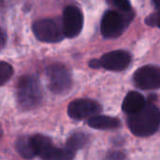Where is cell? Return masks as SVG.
<instances>
[{"label": "cell", "instance_id": "obj_1", "mask_svg": "<svg viewBox=\"0 0 160 160\" xmlns=\"http://www.w3.org/2000/svg\"><path fill=\"white\" fill-rule=\"evenodd\" d=\"M160 125V111L153 104L146 106L128 118V126L137 137H149L154 134Z\"/></svg>", "mask_w": 160, "mask_h": 160}, {"label": "cell", "instance_id": "obj_2", "mask_svg": "<svg viewBox=\"0 0 160 160\" xmlns=\"http://www.w3.org/2000/svg\"><path fill=\"white\" fill-rule=\"evenodd\" d=\"M16 97L20 108L24 110H30L37 108L42 99V90L37 77L24 75L17 83Z\"/></svg>", "mask_w": 160, "mask_h": 160}, {"label": "cell", "instance_id": "obj_3", "mask_svg": "<svg viewBox=\"0 0 160 160\" xmlns=\"http://www.w3.org/2000/svg\"><path fill=\"white\" fill-rule=\"evenodd\" d=\"M31 139L36 155L42 160H72L74 157L75 152L66 145L63 148H59L43 135H33Z\"/></svg>", "mask_w": 160, "mask_h": 160}, {"label": "cell", "instance_id": "obj_4", "mask_svg": "<svg viewBox=\"0 0 160 160\" xmlns=\"http://www.w3.org/2000/svg\"><path fill=\"white\" fill-rule=\"evenodd\" d=\"M130 12L108 11L105 13L101 23V32L107 39H115L119 37L130 22Z\"/></svg>", "mask_w": 160, "mask_h": 160}, {"label": "cell", "instance_id": "obj_5", "mask_svg": "<svg viewBox=\"0 0 160 160\" xmlns=\"http://www.w3.org/2000/svg\"><path fill=\"white\" fill-rule=\"evenodd\" d=\"M32 30L35 37L43 42H58L65 37L62 23L54 19L36 21L32 26Z\"/></svg>", "mask_w": 160, "mask_h": 160}, {"label": "cell", "instance_id": "obj_6", "mask_svg": "<svg viewBox=\"0 0 160 160\" xmlns=\"http://www.w3.org/2000/svg\"><path fill=\"white\" fill-rule=\"evenodd\" d=\"M46 74L48 78L49 89L55 93H63L67 92L72 84V78L68 69L60 64H51L47 70Z\"/></svg>", "mask_w": 160, "mask_h": 160}, {"label": "cell", "instance_id": "obj_7", "mask_svg": "<svg viewBox=\"0 0 160 160\" xmlns=\"http://www.w3.org/2000/svg\"><path fill=\"white\" fill-rule=\"evenodd\" d=\"M134 82L141 90H156L160 88V68L154 65L140 67L134 73Z\"/></svg>", "mask_w": 160, "mask_h": 160}, {"label": "cell", "instance_id": "obj_8", "mask_svg": "<svg viewBox=\"0 0 160 160\" xmlns=\"http://www.w3.org/2000/svg\"><path fill=\"white\" fill-rule=\"evenodd\" d=\"M83 14L75 6H68L65 8L62 16V28L64 35L67 38H74L82 30Z\"/></svg>", "mask_w": 160, "mask_h": 160}, {"label": "cell", "instance_id": "obj_9", "mask_svg": "<svg viewBox=\"0 0 160 160\" xmlns=\"http://www.w3.org/2000/svg\"><path fill=\"white\" fill-rule=\"evenodd\" d=\"M102 110L99 103L91 99H76L70 103L68 114L72 119L84 120L98 115Z\"/></svg>", "mask_w": 160, "mask_h": 160}, {"label": "cell", "instance_id": "obj_10", "mask_svg": "<svg viewBox=\"0 0 160 160\" xmlns=\"http://www.w3.org/2000/svg\"><path fill=\"white\" fill-rule=\"evenodd\" d=\"M131 62V56L128 52L122 50L112 51L105 54L100 58L101 67L109 71H122L128 67Z\"/></svg>", "mask_w": 160, "mask_h": 160}, {"label": "cell", "instance_id": "obj_11", "mask_svg": "<svg viewBox=\"0 0 160 160\" xmlns=\"http://www.w3.org/2000/svg\"><path fill=\"white\" fill-rule=\"evenodd\" d=\"M146 100L141 93L138 92H131L125 96L123 100L122 110L126 114L132 115L142 109L146 106Z\"/></svg>", "mask_w": 160, "mask_h": 160}, {"label": "cell", "instance_id": "obj_12", "mask_svg": "<svg viewBox=\"0 0 160 160\" xmlns=\"http://www.w3.org/2000/svg\"><path fill=\"white\" fill-rule=\"evenodd\" d=\"M88 124L92 128L98 130H107V129H115L118 128L121 124L120 121L117 118L109 116L95 115L88 120Z\"/></svg>", "mask_w": 160, "mask_h": 160}, {"label": "cell", "instance_id": "obj_13", "mask_svg": "<svg viewBox=\"0 0 160 160\" xmlns=\"http://www.w3.org/2000/svg\"><path fill=\"white\" fill-rule=\"evenodd\" d=\"M15 150L20 156L25 159H32L36 155L31 137L22 136L15 141Z\"/></svg>", "mask_w": 160, "mask_h": 160}, {"label": "cell", "instance_id": "obj_14", "mask_svg": "<svg viewBox=\"0 0 160 160\" xmlns=\"http://www.w3.org/2000/svg\"><path fill=\"white\" fill-rule=\"evenodd\" d=\"M87 141H88V137L85 134L74 133L68 138L66 142V146L75 152L77 150L83 148L87 143Z\"/></svg>", "mask_w": 160, "mask_h": 160}, {"label": "cell", "instance_id": "obj_15", "mask_svg": "<svg viewBox=\"0 0 160 160\" xmlns=\"http://www.w3.org/2000/svg\"><path fill=\"white\" fill-rule=\"evenodd\" d=\"M13 72L14 71L11 64L5 61H0V86H3L7 83L12 76Z\"/></svg>", "mask_w": 160, "mask_h": 160}, {"label": "cell", "instance_id": "obj_16", "mask_svg": "<svg viewBox=\"0 0 160 160\" xmlns=\"http://www.w3.org/2000/svg\"><path fill=\"white\" fill-rule=\"evenodd\" d=\"M108 1L113 7H115L121 12H127L131 11V5L129 0H108Z\"/></svg>", "mask_w": 160, "mask_h": 160}, {"label": "cell", "instance_id": "obj_17", "mask_svg": "<svg viewBox=\"0 0 160 160\" xmlns=\"http://www.w3.org/2000/svg\"><path fill=\"white\" fill-rule=\"evenodd\" d=\"M146 23L149 26H155L160 28V9L157 12L150 15L146 19Z\"/></svg>", "mask_w": 160, "mask_h": 160}, {"label": "cell", "instance_id": "obj_18", "mask_svg": "<svg viewBox=\"0 0 160 160\" xmlns=\"http://www.w3.org/2000/svg\"><path fill=\"white\" fill-rule=\"evenodd\" d=\"M108 160H123V154L121 152H112L108 154Z\"/></svg>", "mask_w": 160, "mask_h": 160}, {"label": "cell", "instance_id": "obj_19", "mask_svg": "<svg viewBox=\"0 0 160 160\" xmlns=\"http://www.w3.org/2000/svg\"><path fill=\"white\" fill-rule=\"evenodd\" d=\"M7 42V36L4 33V31L0 28V49H2Z\"/></svg>", "mask_w": 160, "mask_h": 160}, {"label": "cell", "instance_id": "obj_20", "mask_svg": "<svg viewBox=\"0 0 160 160\" xmlns=\"http://www.w3.org/2000/svg\"><path fill=\"white\" fill-rule=\"evenodd\" d=\"M90 65H91L92 68H99V67H101V65H100V60H92L91 63H90Z\"/></svg>", "mask_w": 160, "mask_h": 160}, {"label": "cell", "instance_id": "obj_21", "mask_svg": "<svg viewBox=\"0 0 160 160\" xmlns=\"http://www.w3.org/2000/svg\"><path fill=\"white\" fill-rule=\"evenodd\" d=\"M152 2L157 9H160V0H152Z\"/></svg>", "mask_w": 160, "mask_h": 160}, {"label": "cell", "instance_id": "obj_22", "mask_svg": "<svg viewBox=\"0 0 160 160\" xmlns=\"http://www.w3.org/2000/svg\"><path fill=\"white\" fill-rule=\"evenodd\" d=\"M3 5V0H0V6Z\"/></svg>", "mask_w": 160, "mask_h": 160}]
</instances>
